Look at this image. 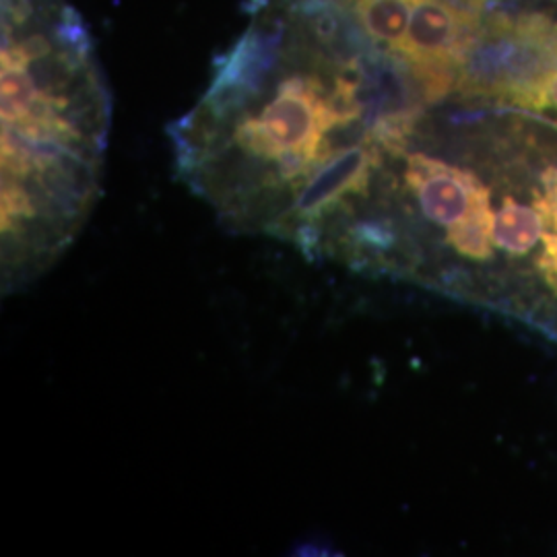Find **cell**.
<instances>
[{
	"label": "cell",
	"instance_id": "6da1fadb",
	"mask_svg": "<svg viewBox=\"0 0 557 557\" xmlns=\"http://www.w3.org/2000/svg\"><path fill=\"white\" fill-rule=\"evenodd\" d=\"M273 52L248 34L172 140L180 176L227 230L285 242L306 186L347 147L376 140L386 103L382 79L359 64L333 71L317 54L273 81Z\"/></svg>",
	"mask_w": 557,
	"mask_h": 557
},
{
	"label": "cell",
	"instance_id": "7a4b0ae2",
	"mask_svg": "<svg viewBox=\"0 0 557 557\" xmlns=\"http://www.w3.org/2000/svg\"><path fill=\"white\" fill-rule=\"evenodd\" d=\"M44 36L2 50V289L34 283L71 248L100 188L108 98L89 50Z\"/></svg>",
	"mask_w": 557,
	"mask_h": 557
},
{
	"label": "cell",
	"instance_id": "3957f363",
	"mask_svg": "<svg viewBox=\"0 0 557 557\" xmlns=\"http://www.w3.org/2000/svg\"><path fill=\"white\" fill-rule=\"evenodd\" d=\"M556 71L557 20L545 13H492L483 15L458 69L455 96L539 112Z\"/></svg>",
	"mask_w": 557,
	"mask_h": 557
},
{
	"label": "cell",
	"instance_id": "277c9868",
	"mask_svg": "<svg viewBox=\"0 0 557 557\" xmlns=\"http://www.w3.org/2000/svg\"><path fill=\"white\" fill-rule=\"evenodd\" d=\"M483 13L458 9L446 0H416L397 59L428 103L455 94L458 69L478 38Z\"/></svg>",
	"mask_w": 557,
	"mask_h": 557
},
{
	"label": "cell",
	"instance_id": "5b68a950",
	"mask_svg": "<svg viewBox=\"0 0 557 557\" xmlns=\"http://www.w3.org/2000/svg\"><path fill=\"white\" fill-rule=\"evenodd\" d=\"M547 230H549V223L539 205L537 190L533 195L531 205L520 202L510 195L502 197L499 209L496 211V221H494L496 250H502L510 259L529 257L543 242Z\"/></svg>",
	"mask_w": 557,
	"mask_h": 557
},
{
	"label": "cell",
	"instance_id": "8992f818",
	"mask_svg": "<svg viewBox=\"0 0 557 557\" xmlns=\"http://www.w3.org/2000/svg\"><path fill=\"white\" fill-rule=\"evenodd\" d=\"M413 7L416 0H354V15L370 40L397 57L409 32Z\"/></svg>",
	"mask_w": 557,
	"mask_h": 557
},
{
	"label": "cell",
	"instance_id": "52a82bcc",
	"mask_svg": "<svg viewBox=\"0 0 557 557\" xmlns=\"http://www.w3.org/2000/svg\"><path fill=\"white\" fill-rule=\"evenodd\" d=\"M545 108H554L557 112V71L549 83L545 85V94H543V110Z\"/></svg>",
	"mask_w": 557,
	"mask_h": 557
}]
</instances>
